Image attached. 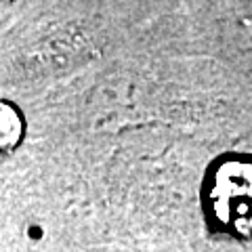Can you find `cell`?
Instances as JSON below:
<instances>
[{"instance_id":"1","label":"cell","mask_w":252,"mask_h":252,"mask_svg":"<svg viewBox=\"0 0 252 252\" xmlns=\"http://www.w3.org/2000/svg\"><path fill=\"white\" fill-rule=\"evenodd\" d=\"M208 225L235 240H252V156H223L202 185Z\"/></svg>"},{"instance_id":"2","label":"cell","mask_w":252,"mask_h":252,"mask_svg":"<svg viewBox=\"0 0 252 252\" xmlns=\"http://www.w3.org/2000/svg\"><path fill=\"white\" fill-rule=\"evenodd\" d=\"M23 137V118L19 109L0 101V152H9L19 145Z\"/></svg>"}]
</instances>
